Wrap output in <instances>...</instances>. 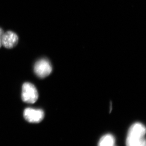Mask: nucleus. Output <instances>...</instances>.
I'll return each mask as SVG.
<instances>
[{
  "label": "nucleus",
  "instance_id": "f257e3e1",
  "mask_svg": "<svg viewBox=\"0 0 146 146\" xmlns=\"http://www.w3.org/2000/svg\"><path fill=\"white\" fill-rule=\"evenodd\" d=\"M146 128L140 123L130 127L127 136L126 146H146Z\"/></svg>",
  "mask_w": 146,
  "mask_h": 146
},
{
  "label": "nucleus",
  "instance_id": "f03ea898",
  "mask_svg": "<svg viewBox=\"0 0 146 146\" xmlns=\"http://www.w3.org/2000/svg\"><path fill=\"white\" fill-rule=\"evenodd\" d=\"M39 98V94L35 86L30 82H25L22 86V99L28 104H34Z\"/></svg>",
  "mask_w": 146,
  "mask_h": 146
},
{
  "label": "nucleus",
  "instance_id": "7ed1b4c3",
  "mask_svg": "<svg viewBox=\"0 0 146 146\" xmlns=\"http://www.w3.org/2000/svg\"><path fill=\"white\" fill-rule=\"evenodd\" d=\"M34 70L38 77L44 78L52 72V67L48 59L42 58L36 61L34 65Z\"/></svg>",
  "mask_w": 146,
  "mask_h": 146
},
{
  "label": "nucleus",
  "instance_id": "20e7f679",
  "mask_svg": "<svg viewBox=\"0 0 146 146\" xmlns=\"http://www.w3.org/2000/svg\"><path fill=\"white\" fill-rule=\"evenodd\" d=\"M24 117L27 121L31 123H39L44 117V113L42 109L26 108L24 111Z\"/></svg>",
  "mask_w": 146,
  "mask_h": 146
},
{
  "label": "nucleus",
  "instance_id": "39448f33",
  "mask_svg": "<svg viewBox=\"0 0 146 146\" xmlns=\"http://www.w3.org/2000/svg\"><path fill=\"white\" fill-rule=\"evenodd\" d=\"M19 38L17 35L13 31H8L4 33L2 39V45L5 48L11 49L17 45Z\"/></svg>",
  "mask_w": 146,
  "mask_h": 146
},
{
  "label": "nucleus",
  "instance_id": "423d86ee",
  "mask_svg": "<svg viewBox=\"0 0 146 146\" xmlns=\"http://www.w3.org/2000/svg\"><path fill=\"white\" fill-rule=\"evenodd\" d=\"M98 146H116L115 138L111 134L105 135L100 140Z\"/></svg>",
  "mask_w": 146,
  "mask_h": 146
},
{
  "label": "nucleus",
  "instance_id": "0eeeda50",
  "mask_svg": "<svg viewBox=\"0 0 146 146\" xmlns=\"http://www.w3.org/2000/svg\"><path fill=\"white\" fill-rule=\"evenodd\" d=\"M4 33L2 29L0 28V48L2 46V39Z\"/></svg>",
  "mask_w": 146,
  "mask_h": 146
}]
</instances>
